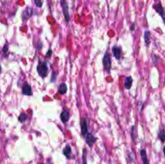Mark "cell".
<instances>
[{
    "instance_id": "cell-1",
    "label": "cell",
    "mask_w": 165,
    "mask_h": 164,
    "mask_svg": "<svg viewBox=\"0 0 165 164\" xmlns=\"http://www.w3.org/2000/svg\"><path fill=\"white\" fill-rule=\"evenodd\" d=\"M37 71L39 76L42 78L47 77L48 74V68L47 62L39 60L37 66Z\"/></svg>"
},
{
    "instance_id": "cell-2",
    "label": "cell",
    "mask_w": 165,
    "mask_h": 164,
    "mask_svg": "<svg viewBox=\"0 0 165 164\" xmlns=\"http://www.w3.org/2000/svg\"><path fill=\"white\" fill-rule=\"evenodd\" d=\"M102 64L105 71L109 73L112 66V56L108 51H106L102 60Z\"/></svg>"
},
{
    "instance_id": "cell-3",
    "label": "cell",
    "mask_w": 165,
    "mask_h": 164,
    "mask_svg": "<svg viewBox=\"0 0 165 164\" xmlns=\"http://www.w3.org/2000/svg\"><path fill=\"white\" fill-rule=\"evenodd\" d=\"M60 4L66 22L68 23L71 19V17L69 11V6L66 0H60Z\"/></svg>"
},
{
    "instance_id": "cell-4",
    "label": "cell",
    "mask_w": 165,
    "mask_h": 164,
    "mask_svg": "<svg viewBox=\"0 0 165 164\" xmlns=\"http://www.w3.org/2000/svg\"><path fill=\"white\" fill-rule=\"evenodd\" d=\"M153 8L162 18L163 21L165 25V11L164 7L160 3H154L153 4Z\"/></svg>"
},
{
    "instance_id": "cell-5",
    "label": "cell",
    "mask_w": 165,
    "mask_h": 164,
    "mask_svg": "<svg viewBox=\"0 0 165 164\" xmlns=\"http://www.w3.org/2000/svg\"><path fill=\"white\" fill-rule=\"evenodd\" d=\"M33 14V9L29 7H26L21 14V17L23 20H27L32 17Z\"/></svg>"
},
{
    "instance_id": "cell-6",
    "label": "cell",
    "mask_w": 165,
    "mask_h": 164,
    "mask_svg": "<svg viewBox=\"0 0 165 164\" xmlns=\"http://www.w3.org/2000/svg\"><path fill=\"white\" fill-rule=\"evenodd\" d=\"M112 52L114 57L116 60H119L121 57L122 50L120 47L115 45L112 48Z\"/></svg>"
},
{
    "instance_id": "cell-7",
    "label": "cell",
    "mask_w": 165,
    "mask_h": 164,
    "mask_svg": "<svg viewBox=\"0 0 165 164\" xmlns=\"http://www.w3.org/2000/svg\"><path fill=\"white\" fill-rule=\"evenodd\" d=\"M22 94L24 95H27V96H30L33 94L32 92V88L29 84L26 83L24 84L22 88Z\"/></svg>"
},
{
    "instance_id": "cell-8",
    "label": "cell",
    "mask_w": 165,
    "mask_h": 164,
    "mask_svg": "<svg viewBox=\"0 0 165 164\" xmlns=\"http://www.w3.org/2000/svg\"><path fill=\"white\" fill-rule=\"evenodd\" d=\"M81 133L82 135L84 137H86L87 133H88V127H87V121L86 119H84L81 122Z\"/></svg>"
},
{
    "instance_id": "cell-9",
    "label": "cell",
    "mask_w": 165,
    "mask_h": 164,
    "mask_svg": "<svg viewBox=\"0 0 165 164\" xmlns=\"http://www.w3.org/2000/svg\"><path fill=\"white\" fill-rule=\"evenodd\" d=\"M86 137V144L89 146H91L93 145L96 141V139L95 137L90 133H87Z\"/></svg>"
},
{
    "instance_id": "cell-10",
    "label": "cell",
    "mask_w": 165,
    "mask_h": 164,
    "mask_svg": "<svg viewBox=\"0 0 165 164\" xmlns=\"http://www.w3.org/2000/svg\"><path fill=\"white\" fill-rule=\"evenodd\" d=\"M70 117L69 113L66 110L63 111L60 114V119L63 123H66L68 121L69 118H70Z\"/></svg>"
},
{
    "instance_id": "cell-11",
    "label": "cell",
    "mask_w": 165,
    "mask_h": 164,
    "mask_svg": "<svg viewBox=\"0 0 165 164\" xmlns=\"http://www.w3.org/2000/svg\"><path fill=\"white\" fill-rule=\"evenodd\" d=\"M133 79L131 76H128L126 77L125 80L124 86L125 89H130L132 85Z\"/></svg>"
},
{
    "instance_id": "cell-12",
    "label": "cell",
    "mask_w": 165,
    "mask_h": 164,
    "mask_svg": "<svg viewBox=\"0 0 165 164\" xmlns=\"http://www.w3.org/2000/svg\"><path fill=\"white\" fill-rule=\"evenodd\" d=\"M151 35V33L149 30H146L145 31L144 34V42L146 46H148L150 44V38Z\"/></svg>"
},
{
    "instance_id": "cell-13",
    "label": "cell",
    "mask_w": 165,
    "mask_h": 164,
    "mask_svg": "<svg viewBox=\"0 0 165 164\" xmlns=\"http://www.w3.org/2000/svg\"><path fill=\"white\" fill-rule=\"evenodd\" d=\"M57 91L60 94L63 95L64 94H65L67 91V86L66 84H65L64 83L60 84L58 87Z\"/></svg>"
},
{
    "instance_id": "cell-14",
    "label": "cell",
    "mask_w": 165,
    "mask_h": 164,
    "mask_svg": "<svg viewBox=\"0 0 165 164\" xmlns=\"http://www.w3.org/2000/svg\"><path fill=\"white\" fill-rule=\"evenodd\" d=\"M140 155H141V158L142 160L143 161L144 164H149V162L148 160L147 156V153L145 149H142L140 152Z\"/></svg>"
},
{
    "instance_id": "cell-15",
    "label": "cell",
    "mask_w": 165,
    "mask_h": 164,
    "mask_svg": "<svg viewBox=\"0 0 165 164\" xmlns=\"http://www.w3.org/2000/svg\"><path fill=\"white\" fill-rule=\"evenodd\" d=\"M71 152H72V149L71 147L69 145H66L63 150V155L68 159L70 158V156Z\"/></svg>"
},
{
    "instance_id": "cell-16",
    "label": "cell",
    "mask_w": 165,
    "mask_h": 164,
    "mask_svg": "<svg viewBox=\"0 0 165 164\" xmlns=\"http://www.w3.org/2000/svg\"><path fill=\"white\" fill-rule=\"evenodd\" d=\"M158 138L162 142H165V131L164 130H160L158 134Z\"/></svg>"
},
{
    "instance_id": "cell-17",
    "label": "cell",
    "mask_w": 165,
    "mask_h": 164,
    "mask_svg": "<svg viewBox=\"0 0 165 164\" xmlns=\"http://www.w3.org/2000/svg\"><path fill=\"white\" fill-rule=\"evenodd\" d=\"M27 118V115L25 113H21V114H20L19 117H18V120L21 123L25 122Z\"/></svg>"
},
{
    "instance_id": "cell-18",
    "label": "cell",
    "mask_w": 165,
    "mask_h": 164,
    "mask_svg": "<svg viewBox=\"0 0 165 164\" xmlns=\"http://www.w3.org/2000/svg\"><path fill=\"white\" fill-rule=\"evenodd\" d=\"M34 3L35 6L39 8H42L43 5L44 1L43 0H34Z\"/></svg>"
},
{
    "instance_id": "cell-19",
    "label": "cell",
    "mask_w": 165,
    "mask_h": 164,
    "mask_svg": "<svg viewBox=\"0 0 165 164\" xmlns=\"http://www.w3.org/2000/svg\"><path fill=\"white\" fill-rule=\"evenodd\" d=\"M136 130V129H135V127L132 126V127H131V133H133L134 134V133H135V130ZM132 136V140L133 141L134 140H136V139L137 138V134H135V135H131Z\"/></svg>"
},
{
    "instance_id": "cell-20",
    "label": "cell",
    "mask_w": 165,
    "mask_h": 164,
    "mask_svg": "<svg viewBox=\"0 0 165 164\" xmlns=\"http://www.w3.org/2000/svg\"><path fill=\"white\" fill-rule=\"evenodd\" d=\"M8 49H9V45H8V43H6V44H5L4 45V47H3V52H4V53H7L8 51Z\"/></svg>"
},
{
    "instance_id": "cell-21",
    "label": "cell",
    "mask_w": 165,
    "mask_h": 164,
    "mask_svg": "<svg viewBox=\"0 0 165 164\" xmlns=\"http://www.w3.org/2000/svg\"><path fill=\"white\" fill-rule=\"evenodd\" d=\"M52 54V50H51V49H49L47 52V53H46V55H45V56L47 57H51V56Z\"/></svg>"
},
{
    "instance_id": "cell-22",
    "label": "cell",
    "mask_w": 165,
    "mask_h": 164,
    "mask_svg": "<svg viewBox=\"0 0 165 164\" xmlns=\"http://www.w3.org/2000/svg\"><path fill=\"white\" fill-rule=\"evenodd\" d=\"M56 77H57V76H56V73H55V75H54V73L52 74V76H51V82H55V80H56Z\"/></svg>"
},
{
    "instance_id": "cell-23",
    "label": "cell",
    "mask_w": 165,
    "mask_h": 164,
    "mask_svg": "<svg viewBox=\"0 0 165 164\" xmlns=\"http://www.w3.org/2000/svg\"><path fill=\"white\" fill-rule=\"evenodd\" d=\"M135 25L134 24H131V26H130V30H131V31H134V30H135Z\"/></svg>"
},
{
    "instance_id": "cell-24",
    "label": "cell",
    "mask_w": 165,
    "mask_h": 164,
    "mask_svg": "<svg viewBox=\"0 0 165 164\" xmlns=\"http://www.w3.org/2000/svg\"><path fill=\"white\" fill-rule=\"evenodd\" d=\"M163 154H164V156L165 157V146L164 147H163Z\"/></svg>"
},
{
    "instance_id": "cell-25",
    "label": "cell",
    "mask_w": 165,
    "mask_h": 164,
    "mask_svg": "<svg viewBox=\"0 0 165 164\" xmlns=\"http://www.w3.org/2000/svg\"><path fill=\"white\" fill-rule=\"evenodd\" d=\"M1 65H0V73H1Z\"/></svg>"
}]
</instances>
